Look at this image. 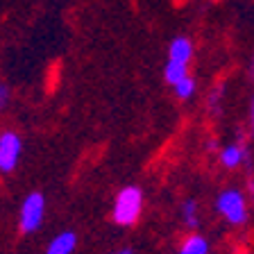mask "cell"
I'll return each mask as SVG.
<instances>
[{"label":"cell","instance_id":"cell-7","mask_svg":"<svg viewBox=\"0 0 254 254\" xmlns=\"http://www.w3.org/2000/svg\"><path fill=\"white\" fill-rule=\"evenodd\" d=\"M77 248V234L64 232L59 236H55L48 245L46 254H73V250Z\"/></svg>","mask_w":254,"mask_h":254},{"label":"cell","instance_id":"cell-12","mask_svg":"<svg viewBox=\"0 0 254 254\" xmlns=\"http://www.w3.org/2000/svg\"><path fill=\"white\" fill-rule=\"evenodd\" d=\"M182 216H184V222H186V227L190 229H195L197 227V202L195 200H186L184 204H182Z\"/></svg>","mask_w":254,"mask_h":254},{"label":"cell","instance_id":"cell-4","mask_svg":"<svg viewBox=\"0 0 254 254\" xmlns=\"http://www.w3.org/2000/svg\"><path fill=\"white\" fill-rule=\"evenodd\" d=\"M23 152V138L16 132L7 129L0 134V173H11L18 166V159Z\"/></svg>","mask_w":254,"mask_h":254},{"label":"cell","instance_id":"cell-11","mask_svg":"<svg viewBox=\"0 0 254 254\" xmlns=\"http://www.w3.org/2000/svg\"><path fill=\"white\" fill-rule=\"evenodd\" d=\"M222 98H225V86L218 84L209 91V98H206V109L211 111V114H220L222 109Z\"/></svg>","mask_w":254,"mask_h":254},{"label":"cell","instance_id":"cell-2","mask_svg":"<svg viewBox=\"0 0 254 254\" xmlns=\"http://www.w3.org/2000/svg\"><path fill=\"white\" fill-rule=\"evenodd\" d=\"M216 209L232 225H243L248 220V202L238 189H225L216 200Z\"/></svg>","mask_w":254,"mask_h":254},{"label":"cell","instance_id":"cell-13","mask_svg":"<svg viewBox=\"0 0 254 254\" xmlns=\"http://www.w3.org/2000/svg\"><path fill=\"white\" fill-rule=\"evenodd\" d=\"M9 100H11V89H9V84H5V82H0V111L7 109Z\"/></svg>","mask_w":254,"mask_h":254},{"label":"cell","instance_id":"cell-15","mask_svg":"<svg viewBox=\"0 0 254 254\" xmlns=\"http://www.w3.org/2000/svg\"><path fill=\"white\" fill-rule=\"evenodd\" d=\"M236 254H245V252H243V250H238V252H236Z\"/></svg>","mask_w":254,"mask_h":254},{"label":"cell","instance_id":"cell-10","mask_svg":"<svg viewBox=\"0 0 254 254\" xmlns=\"http://www.w3.org/2000/svg\"><path fill=\"white\" fill-rule=\"evenodd\" d=\"M186 75H189V66H184V64H177V62H168L166 59V66H164V79L166 84H177L180 79H184Z\"/></svg>","mask_w":254,"mask_h":254},{"label":"cell","instance_id":"cell-6","mask_svg":"<svg viewBox=\"0 0 254 254\" xmlns=\"http://www.w3.org/2000/svg\"><path fill=\"white\" fill-rule=\"evenodd\" d=\"M218 159H220V164L225 168H238V166L248 164V148L243 143H229L220 150Z\"/></svg>","mask_w":254,"mask_h":254},{"label":"cell","instance_id":"cell-3","mask_svg":"<svg viewBox=\"0 0 254 254\" xmlns=\"http://www.w3.org/2000/svg\"><path fill=\"white\" fill-rule=\"evenodd\" d=\"M43 216H46V195L34 190L23 200L21 213H18V227L23 234H32L41 227Z\"/></svg>","mask_w":254,"mask_h":254},{"label":"cell","instance_id":"cell-5","mask_svg":"<svg viewBox=\"0 0 254 254\" xmlns=\"http://www.w3.org/2000/svg\"><path fill=\"white\" fill-rule=\"evenodd\" d=\"M190 59H193V41L184 34L175 37L173 41L168 43V62H177L184 64V66H190Z\"/></svg>","mask_w":254,"mask_h":254},{"label":"cell","instance_id":"cell-1","mask_svg":"<svg viewBox=\"0 0 254 254\" xmlns=\"http://www.w3.org/2000/svg\"><path fill=\"white\" fill-rule=\"evenodd\" d=\"M143 211V190L138 186H125L116 193L111 218L121 227H132Z\"/></svg>","mask_w":254,"mask_h":254},{"label":"cell","instance_id":"cell-14","mask_svg":"<svg viewBox=\"0 0 254 254\" xmlns=\"http://www.w3.org/2000/svg\"><path fill=\"white\" fill-rule=\"evenodd\" d=\"M111 254H134V252L129 248H125V250H118V252H111Z\"/></svg>","mask_w":254,"mask_h":254},{"label":"cell","instance_id":"cell-9","mask_svg":"<svg viewBox=\"0 0 254 254\" xmlns=\"http://www.w3.org/2000/svg\"><path fill=\"white\" fill-rule=\"evenodd\" d=\"M180 254H209V241L200 234H193L182 243Z\"/></svg>","mask_w":254,"mask_h":254},{"label":"cell","instance_id":"cell-8","mask_svg":"<svg viewBox=\"0 0 254 254\" xmlns=\"http://www.w3.org/2000/svg\"><path fill=\"white\" fill-rule=\"evenodd\" d=\"M173 93H175V98H177L180 102L193 100V98H195V93H197V82H195V77L189 73L184 79H180L177 84H173Z\"/></svg>","mask_w":254,"mask_h":254}]
</instances>
